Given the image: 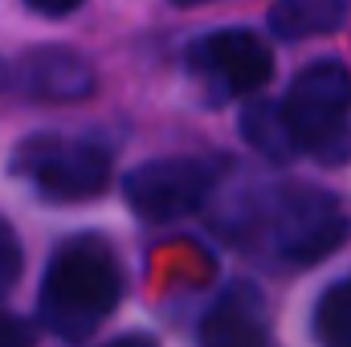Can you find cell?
Segmentation results:
<instances>
[{
	"label": "cell",
	"instance_id": "1",
	"mask_svg": "<svg viewBox=\"0 0 351 347\" xmlns=\"http://www.w3.org/2000/svg\"><path fill=\"white\" fill-rule=\"evenodd\" d=\"M351 233L343 204L331 192L319 188H274L245 204V221L237 237L250 241V250H262L278 265H315L331 258Z\"/></svg>",
	"mask_w": 351,
	"mask_h": 347
},
{
	"label": "cell",
	"instance_id": "2",
	"mask_svg": "<svg viewBox=\"0 0 351 347\" xmlns=\"http://www.w3.org/2000/svg\"><path fill=\"white\" fill-rule=\"evenodd\" d=\"M123 298V270L98 237H74L58 246L41 278V323L62 339L94 335Z\"/></svg>",
	"mask_w": 351,
	"mask_h": 347
},
{
	"label": "cell",
	"instance_id": "3",
	"mask_svg": "<svg viewBox=\"0 0 351 347\" xmlns=\"http://www.w3.org/2000/svg\"><path fill=\"white\" fill-rule=\"evenodd\" d=\"M290 152L339 164L351 156V74L339 62H311L278 106Z\"/></svg>",
	"mask_w": 351,
	"mask_h": 347
},
{
	"label": "cell",
	"instance_id": "4",
	"mask_svg": "<svg viewBox=\"0 0 351 347\" xmlns=\"http://www.w3.org/2000/svg\"><path fill=\"white\" fill-rule=\"evenodd\" d=\"M110 168H114V160L102 143L66 139V135L29 139L12 156V172L25 184H33L37 196L58 200V204H74V200H90V196L106 192Z\"/></svg>",
	"mask_w": 351,
	"mask_h": 347
},
{
	"label": "cell",
	"instance_id": "5",
	"mask_svg": "<svg viewBox=\"0 0 351 347\" xmlns=\"http://www.w3.org/2000/svg\"><path fill=\"white\" fill-rule=\"evenodd\" d=\"M217 188V164L213 160H192V156H168V160H147L131 168L123 180L127 204L143 221H176L196 213L208 192Z\"/></svg>",
	"mask_w": 351,
	"mask_h": 347
},
{
	"label": "cell",
	"instance_id": "6",
	"mask_svg": "<svg viewBox=\"0 0 351 347\" xmlns=\"http://www.w3.org/2000/svg\"><path fill=\"white\" fill-rule=\"evenodd\" d=\"M188 70L213 98H241L274 78V53L250 29H221L192 41Z\"/></svg>",
	"mask_w": 351,
	"mask_h": 347
},
{
	"label": "cell",
	"instance_id": "7",
	"mask_svg": "<svg viewBox=\"0 0 351 347\" xmlns=\"http://www.w3.org/2000/svg\"><path fill=\"white\" fill-rule=\"evenodd\" d=\"M8 86L33 102H78L94 90V66L66 45H45L8 70Z\"/></svg>",
	"mask_w": 351,
	"mask_h": 347
},
{
	"label": "cell",
	"instance_id": "8",
	"mask_svg": "<svg viewBox=\"0 0 351 347\" xmlns=\"http://www.w3.org/2000/svg\"><path fill=\"white\" fill-rule=\"evenodd\" d=\"M200 347H269L258 302L241 290L221 298L200 323Z\"/></svg>",
	"mask_w": 351,
	"mask_h": 347
},
{
	"label": "cell",
	"instance_id": "9",
	"mask_svg": "<svg viewBox=\"0 0 351 347\" xmlns=\"http://www.w3.org/2000/svg\"><path fill=\"white\" fill-rule=\"evenodd\" d=\"M351 16V0H278L269 8V33L278 41H306L343 29Z\"/></svg>",
	"mask_w": 351,
	"mask_h": 347
},
{
	"label": "cell",
	"instance_id": "10",
	"mask_svg": "<svg viewBox=\"0 0 351 347\" xmlns=\"http://www.w3.org/2000/svg\"><path fill=\"white\" fill-rule=\"evenodd\" d=\"M315 335L327 347H351V278L335 282L315 307Z\"/></svg>",
	"mask_w": 351,
	"mask_h": 347
},
{
	"label": "cell",
	"instance_id": "11",
	"mask_svg": "<svg viewBox=\"0 0 351 347\" xmlns=\"http://www.w3.org/2000/svg\"><path fill=\"white\" fill-rule=\"evenodd\" d=\"M241 135H245L254 147H262L265 156H278V160L294 156V152H290V139H286V131H282L278 106H269V102H258V106L245 110V119H241Z\"/></svg>",
	"mask_w": 351,
	"mask_h": 347
},
{
	"label": "cell",
	"instance_id": "12",
	"mask_svg": "<svg viewBox=\"0 0 351 347\" xmlns=\"http://www.w3.org/2000/svg\"><path fill=\"white\" fill-rule=\"evenodd\" d=\"M21 278V241L12 233V225L0 217V294H8Z\"/></svg>",
	"mask_w": 351,
	"mask_h": 347
},
{
	"label": "cell",
	"instance_id": "13",
	"mask_svg": "<svg viewBox=\"0 0 351 347\" xmlns=\"http://www.w3.org/2000/svg\"><path fill=\"white\" fill-rule=\"evenodd\" d=\"M0 347H33V331L25 319L0 311Z\"/></svg>",
	"mask_w": 351,
	"mask_h": 347
},
{
	"label": "cell",
	"instance_id": "14",
	"mask_svg": "<svg viewBox=\"0 0 351 347\" xmlns=\"http://www.w3.org/2000/svg\"><path fill=\"white\" fill-rule=\"evenodd\" d=\"M25 4H29L37 16H53V21H58V16H70V12H74L78 4H86V0H25Z\"/></svg>",
	"mask_w": 351,
	"mask_h": 347
},
{
	"label": "cell",
	"instance_id": "15",
	"mask_svg": "<svg viewBox=\"0 0 351 347\" xmlns=\"http://www.w3.org/2000/svg\"><path fill=\"white\" fill-rule=\"evenodd\" d=\"M110 347H156L147 335H123V339H114Z\"/></svg>",
	"mask_w": 351,
	"mask_h": 347
},
{
	"label": "cell",
	"instance_id": "16",
	"mask_svg": "<svg viewBox=\"0 0 351 347\" xmlns=\"http://www.w3.org/2000/svg\"><path fill=\"white\" fill-rule=\"evenodd\" d=\"M172 4H180V8H192V4H208V0H172Z\"/></svg>",
	"mask_w": 351,
	"mask_h": 347
}]
</instances>
